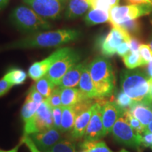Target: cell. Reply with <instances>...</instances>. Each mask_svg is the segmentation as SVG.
Returning a JSON list of instances; mask_svg holds the SVG:
<instances>
[{
  "instance_id": "6da1fadb",
  "label": "cell",
  "mask_w": 152,
  "mask_h": 152,
  "mask_svg": "<svg viewBox=\"0 0 152 152\" xmlns=\"http://www.w3.org/2000/svg\"><path fill=\"white\" fill-rule=\"evenodd\" d=\"M80 35V32L73 29H61L54 31L35 33L8 44L3 47V49L45 48L61 46L76 40Z\"/></svg>"
},
{
  "instance_id": "7a4b0ae2",
  "label": "cell",
  "mask_w": 152,
  "mask_h": 152,
  "mask_svg": "<svg viewBox=\"0 0 152 152\" xmlns=\"http://www.w3.org/2000/svg\"><path fill=\"white\" fill-rule=\"evenodd\" d=\"M121 90L133 101L152 105L151 85L146 72L140 69H124L120 76Z\"/></svg>"
},
{
  "instance_id": "3957f363",
  "label": "cell",
  "mask_w": 152,
  "mask_h": 152,
  "mask_svg": "<svg viewBox=\"0 0 152 152\" xmlns=\"http://www.w3.org/2000/svg\"><path fill=\"white\" fill-rule=\"evenodd\" d=\"M88 68L98 99L111 96L115 88V76L110 61L105 56H97L89 64Z\"/></svg>"
},
{
  "instance_id": "277c9868",
  "label": "cell",
  "mask_w": 152,
  "mask_h": 152,
  "mask_svg": "<svg viewBox=\"0 0 152 152\" xmlns=\"http://www.w3.org/2000/svg\"><path fill=\"white\" fill-rule=\"evenodd\" d=\"M11 23L23 33H35L40 30L52 28L46 19H44L26 6H18L12 11L10 15Z\"/></svg>"
},
{
  "instance_id": "5b68a950",
  "label": "cell",
  "mask_w": 152,
  "mask_h": 152,
  "mask_svg": "<svg viewBox=\"0 0 152 152\" xmlns=\"http://www.w3.org/2000/svg\"><path fill=\"white\" fill-rule=\"evenodd\" d=\"M152 13L151 4H139L116 6L109 11V22L112 26H118L123 23L136 20L140 17Z\"/></svg>"
},
{
  "instance_id": "8992f818",
  "label": "cell",
  "mask_w": 152,
  "mask_h": 152,
  "mask_svg": "<svg viewBox=\"0 0 152 152\" xmlns=\"http://www.w3.org/2000/svg\"><path fill=\"white\" fill-rule=\"evenodd\" d=\"M114 140L127 147L138 149L141 145V134H138L129 125L123 116H121L114 124L111 130Z\"/></svg>"
},
{
  "instance_id": "52a82bcc",
  "label": "cell",
  "mask_w": 152,
  "mask_h": 152,
  "mask_svg": "<svg viewBox=\"0 0 152 152\" xmlns=\"http://www.w3.org/2000/svg\"><path fill=\"white\" fill-rule=\"evenodd\" d=\"M23 2L44 19H58L65 9L66 0H23Z\"/></svg>"
},
{
  "instance_id": "ba28073f",
  "label": "cell",
  "mask_w": 152,
  "mask_h": 152,
  "mask_svg": "<svg viewBox=\"0 0 152 152\" xmlns=\"http://www.w3.org/2000/svg\"><path fill=\"white\" fill-rule=\"evenodd\" d=\"M54 127L52 108L44 102L39 105L33 118L24 124L23 135H30Z\"/></svg>"
},
{
  "instance_id": "9c48e42d",
  "label": "cell",
  "mask_w": 152,
  "mask_h": 152,
  "mask_svg": "<svg viewBox=\"0 0 152 152\" xmlns=\"http://www.w3.org/2000/svg\"><path fill=\"white\" fill-rule=\"evenodd\" d=\"M111 31L105 37L101 38L99 46L104 56H112L116 53L118 47L123 42H129L131 37L129 34L118 26H112Z\"/></svg>"
},
{
  "instance_id": "30bf717a",
  "label": "cell",
  "mask_w": 152,
  "mask_h": 152,
  "mask_svg": "<svg viewBox=\"0 0 152 152\" xmlns=\"http://www.w3.org/2000/svg\"><path fill=\"white\" fill-rule=\"evenodd\" d=\"M80 60V54L71 49L65 56L61 57L49 68L45 75L57 86L61 80L68 70Z\"/></svg>"
},
{
  "instance_id": "8fae6325",
  "label": "cell",
  "mask_w": 152,
  "mask_h": 152,
  "mask_svg": "<svg viewBox=\"0 0 152 152\" xmlns=\"http://www.w3.org/2000/svg\"><path fill=\"white\" fill-rule=\"evenodd\" d=\"M71 48L68 47H64L61 48L56 52L52 53L50 56L47 57L46 58L43 59L40 61L35 62L32 64L28 70V75L33 80L37 81L43 76L46 75L49 69L51 68L53 64L59 59L61 57L65 56L68 52L71 51Z\"/></svg>"
},
{
  "instance_id": "7c38bea8",
  "label": "cell",
  "mask_w": 152,
  "mask_h": 152,
  "mask_svg": "<svg viewBox=\"0 0 152 152\" xmlns=\"http://www.w3.org/2000/svg\"><path fill=\"white\" fill-rule=\"evenodd\" d=\"M102 107V121L106 135L111 132L114 124L122 116L124 111L117 105L114 101H104V99H98Z\"/></svg>"
},
{
  "instance_id": "4fadbf2b",
  "label": "cell",
  "mask_w": 152,
  "mask_h": 152,
  "mask_svg": "<svg viewBox=\"0 0 152 152\" xmlns=\"http://www.w3.org/2000/svg\"><path fill=\"white\" fill-rule=\"evenodd\" d=\"M62 132L54 127L29 135L40 151L46 152L55 144L62 140Z\"/></svg>"
},
{
  "instance_id": "5bb4252c",
  "label": "cell",
  "mask_w": 152,
  "mask_h": 152,
  "mask_svg": "<svg viewBox=\"0 0 152 152\" xmlns=\"http://www.w3.org/2000/svg\"><path fill=\"white\" fill-rule=\"evenodd\" d=\"M103 121H102V107L99 102L94 104V111L87 126L84 136V140H98L105 137Z\"/></svg>"
},
{
  "instance_id": "9a60e30c",
  "label": "cell",
  "mask_w": 152,
  "mask_h": 152,
  "mask_svg": "<svg viewBox=\"0 0 152 152\" xmlns=\"http://www.w3.org/2000/svg\"><path fill=\"white\" fill-rule=\"evenodd\" d=\"M94 111V104L90 109L85 110L77 115L73 130L71 131V137L73 140H80L85 136L87 128Z\"/></svg>"
},
{
  "instance_id": "2e32d148",
  "label": "cell",
  "mask_w": 152,
  "mask_h": 152,
  "mask_svg": "<svg viewBox=\"0 0 152 152\" xmlns=\"http://www.w3.org/2000/svg\"><path fill=\"white\" fill-rule=\"evenodd\" d=\"M85 63H77L70 68L63 76L57 86L60 88H71L78 86Z\"/></svg>"
},
{
  "instance_id": "e0dca14e",
  "label": "cell",
  "mask_w": 152,
  "mask_h": 152,
  "mask_svg": "<svg viewBox=\"0 0 152 152\" xmlns=\"http://www.w3.org/2000/svg\"><path fill=\"white\" fill-rule=\"evenodd\" d=\"M92 0H68L65 17L67 19H75L81 17L92 9Z\"/></svg>"
},
{
  "instance_id": "ac0fdd59",
  "label": "cell",
  "mask_w": 152,
  "mask_h": 152,
  "mask_svg": "<svg viewBox=\"0 0 152 152\" xmlns=\"http://www.w3.org/2000/svg\"><path fill=\"white\" fill-rule=\"evenodd\" d=\"M78 89L83 95L90 99H98V94L89 71L88 65L85 63L78 84Z\"/></svg>"
},
{
  "instance_id": "d6986e66",
  "label": "cell",
  "mask_w": 152,
  "mask_h": 152,
  "mask_svg": "<svg viewBox=\"0 0 152 152\" xmlns=\"http://www.w3.org/2000/svg\"><path fill=\"white\" fill-rule=\"evenodd\" d=\"M129 111L144 127L152 121V105L135 102Z\"/></svg>"
},
{
  "instance_id": "ffe728a7",
  "label": "cell",
  "mask_w": 152,
  "mask_h": 152,
  "mask_svg": "<svg viewBox=\"0 0 152 152\" xmlns=\"http://www.w3.org/2000/svg\"><path fill=\"white\" fill-rule=\"evenodd\" d=\"M62 106H74L79 102L86 99L78 88H63L61 92Z\"/></svg>"
},
{
  "instance_id": "44dd1931",
  "label": "cell",
  "mask_w": 152,
  "mask_h": 152,
  "mask_svg": "<svg viewBox=\"0 0 152 152\" xmlns=\"http://www.w3.org/2000/svg\"><path fill=\"white\" fill-rule=\"evenodd\" d=\"M77 117L74 106H62V119L60 130L64 132H71L73 130Z\"/></svg>"
},
{
  "instance_id": "7402d4cb",
  "label": "cell",
  "mask_w": 152,
  "mask_h": 152,
  "mask_svg": "<svg viewBox=\"0 0 152 152\" xmlns=\"http://www.w3.org/2000/svg\"><path fill=\"white\" fill-rule=\"evenodd\" d=\"M87 26H94L109 21V11L99 9H91L85 16Z\"/></svg>"
},
{
  "instance_id": "603a6c76",
  "label": "cell",
  "mask_w": 152,
  "mask_h": 152,
  "mask_svg": "<svg viewBox=\"0 0 152 152\" xmlns=\"http://www.w3.org/2000/svg\"><path fill=\"white\" fill-rule=\"evenodd\" d=\"M80 147L87 152H113L102 140H83Z\"/></svg>"
},
{
  "instance_id": "cb8c5ba5",
  "label": "cell",
  "mask_w": 152,
  "mask_h": 152,
  "mask_svg": "<svg viewBox=\"0 0 152 152\" xmlns=\"http://www.w3.org/2000/svg\"><path fill=\"white\" fill-rule=\"evenodd\" d=\"M4 78L10 83L13 86L22 85L27 79V73L20 68H13L7 72Z\"/></svg>"
},
{
  "instance_id": "d4e9b609",
  "label": "cell",
  "mask_w": 152,
  "mask_h": 152,
  "mask_svg": "<svg viewBox=\"0 0 152 152\" xmlns=\"http://www.w3.org/2000/svg\"><path fill=\"white\" fill-rule=\"evenodd\" d=\"M34 85H35L36 90L40 93L45 99H47L49 95L52 94V91L56 87V85L46 75L43 76L40 79L36 81Z\"/></svg>"
},
{
  "instance_id": "484cf974",
  "label": "cell",
  "mask_w": 152,
  "mask_h": 152,
  "mask_svg": "<svg viewBox=\"0 0 152 152\" xmlns=\"http://www.w3.org/2000/svg\"><path fill=\"white\" fill-rule=\"evenodd\" d=\"M123 58L125 66L128 69H135L140 66H146L139 52H130L123 56Z\"/></svg>"
},
{
  "instance_id": "4316f807",
  "label": "cell",
  "mask_w": 152,
  "mask_h": 152,
  "mask_svg": "<svg viewBox=\"0 0 152 152\" xmlns=\"http://www.w3.org/2000/svg\"><path fill=\"white\" fill-rule=\"evenodd\" d=\"M40 104H37L26 99V102L23 105L21 109V118L23 121L24 124L30 122L33 118L36 111Z\"/></svg>"
},
{
  "instance_id": "83f0119b",
  "label": "cell",
  "mask_w": 152,
  "mask_h": 152,
  "mask_svg": "<svg viewBox=\"0 0 152 152\" xmlns=\"http://www.w3.org/2000/svg\"><path fill=\"white\" fill-rule=\"evenodd\" d=\"M46 152H76V144L73 140H61Z\"/></svg>"
},
{
  "instance_id": "f1b7e54d",
  "label": "cell",
  "mask_w": 152,
  "mask_h": 152,
  "mask_svg": "<svg viewBox=\"0 0 152 152\" xmlns=\"http://www.w3.org/2000/svg\"><path fill=\"white\" fill-rule=\"evenodd\" d=\"M114 102L124 111H129L131 109V107L134 105V104L135 103V102L133 101L130 97H129L122 90L118 91L116 93Z\"/></svg>"
},
{
  "instance_id": "f546056e",
  "label": "cell",
  "mask_w": 152,
  "mask_h": 152,
  "mask_svg": "<svg viewBox=\"0 0 152 152\" xmlns=\"http://www.w3.org/2000/svg\"><path fill=\"white\" fill-rule=\"evenodd\" d=\"M118 26H119L120 28L126 31L130 36H137L140 34L141 26H140V21L137 19L123 23L121 25H118Z\"/></svg>"
},
{
  "instance_id": "4dcf8cb0",
  "label": "cell",
  "mask_w": 152,
  "mask_h": 152,
  "mask_svg": "<svg viewBox=\"0 0 152 152\" xmlns=\"http://www.w3.org/2000/svg\"><path fill=\"white\" fill-rule=\"evenodd\" d=\"M61 88L59 87L56 86V87L52 91L51 94L47 99H45V102L51 108L58 107L62 106L61 104Z\"/></svg>"
},
{
  "instance_id": "1f68e13d",
  "label": "cell",
  "mask_w": 152,
  "mask_h": 152,
  "mask_svg": "<svg viewBox=\"0 0 152 152\" xmlns=\"http://www.w3.org/2000/svg\"><path fill=\"white\" fill-rule=\"evenodd\" d=\"M123 116L132 128L136 131L138 134H142L144 132L145 127L137 119L135 118L129 111H125Z\"/></svg>"
},
{
  "instance_id": "d6a6232c",
  "label": "cell",
  "mask_w": 152,
  "mask_h": 152,
  "mask_svg": "<svg viewBox=\"0 0 152 152\" xmlns=\"http://www.w3.org/2000/svg\"><path fill=\"white\" fill-rule=\"evenodd\" d=\"M26 100L31 101L37 104H42L45 101V98L36 90L35 85H33L28 91Z\"/></svg>"
},
{
  "instance_id": "836d02e7",
  "label": "cell",
  "mask_w": 152,
  "mask_h": 152,
  "mask_svg": "<svg viewBox=\"0 0 152 152\" xmlns=\"http://www.w3.org/2000/svg\"><path fill=\"white\" fill-rule=\"evenodd\" d=\"M139 53H140L144 62L145 63L146 66L152 60V52L149 45L142 44L140 45V48H139Z\"/></svg>"
},
{
  "instance_id": "e575fe53",
  "label": "cell",
  "mask_w": 152,
  "mask_h": 152,
  "mask_svg": "<svg viewBox=\"0 0 152 152\" xmlns=\"http://www.w3.org/2000/svg\"><path fill=\"white\" fill-rule=\"evenodd\" d=\"M52 111L53 121H54V127L60 130L62 119V106L52 108Z\"/></svg>"
},
{
  "instance_id": "d590c367",
  "label": "cell",
  "mask_w": 152,
  "mask_h": 152,
  "mask_svg": "<svg viewBox=\"0 0 152 152\" xmlns=\"http://www.w3.org/2000/svg\"><path fill=\"white\" fill-rule=\"evenodd\" d=\"M21 143L26 144V147L29 149L30 152H44L42 151L37 147L33 140L29 135H23L21 139Z\"/></svg>"
},
{
  "instance_id": "8d00e7d4",
  "label": "cell",
  "mask_w": 152,
  "mask_h": 152,
  "mask_svg": "<svg viewBox=\"0 0 152 152\" xmlns=\"http://www.w3.org/2000/svg\"><path fill=\"white\" fill-rule=\"evenodd\" d=\"M141 145L152 149V132H144L141 134Z\"/></svg>"
},
{
  "instance_id": "74e56055",
  "label": "cell",
  "mask_w": 152,
  "mask_h": 152,
  "mask_svg": "<svg viewBox=\"0 0 152 152\" xmlns=\"http://www.w3.org/2000/svg\"><path fill=\"white\" fill-rule=\"evenodd\" d=\"M12 87L13 85L4 77L0 80V97L7 94Z\"/></svg>"
},
{
  "instance_id": "f35d334b",
  "label": "cell",
  "mask_w": 152,
  "mask_h": 152,
  "mask_svg": "<svg viewBox=\"0 0 152 152\" xmlns=\"http://www.w3.org/2000/svg\"><path fill=\"white\" fill-rule=\"evenodd\" d=\"M130 52V47H129V42H123L118 47L116 53L118 55L121 57L125 56Z\"/></svg>"
},
{
  "instance_id": "ab89813d",
  "label": "cell",
  "mask_w": 152,
  "mask_h": 152,
  "mask_svg": "<svg viewBox=\"0 0 152 152\" xmlns=\"http://www.w3.org/2000/svg\"><path fill=\"white\" fill-rule=\"evenodd\" d=\"M140 42L135 37H131V39L129 42V47H130V52H139V48L140 47Z\"/></svg>"
},
{
  "instance_id": "60d3db41",
  "label": "cell",
  "mask_w": 152,
  "mask_h": 152,
  "mask_svg": "<svg viewBox=\"0 0 152 152\" xmlns=\"http://www.w3.org/2000/svg\"><path fill=\"white\" fill-rule=\"evenodd\" d=\"M130 4H152L149 0H125Z\"/></svg>"
},
{
  "instance_id": "b9f144b4",
  "label": "cell",
  "mask_w": 152,
  "mask_h": 152,
  "mask_svg": "<svg viewBox=\"0 0 152 152\" xmlns=\"http://www.w3.org/2000/svg\"><path fill=\"white\" fill-rule=\"evenodd\" d=\"M146 73L147 74L148 77L149 78L150 83L152 82V60L147 65V71Z\"/></svg>"
},
{
  "instance_id": "7bdbcfd3",
  "label": "cell",
  "mask_w": 152,
  "mask_h": 152,
  "mask_svg": "<svg viewBox=\"0 0 152 152\" xmlns=\"http://www.w3.org/2000/svg\"><path fill=\"white\" fill-rule=\"evenodd\" d=\"M9 0H0V10L3 9L8 4Z\"/></svg>"
},
{
  "instance_id": "ee69618b",
  "label": "cell",
  "mask_w": 152,
  "mask_h": 152,
  "mask_svg": "<svg viewBox=\"0 0 152 152\" xmlns=\"http://www.w3.org/2000/svg\"><path fill=\"white\" fill-rule=\"evenodd\" d=\"M144 132H152V121L147 125V127H145V130Z\"/></svg>"
},
{
  "instance_id": "f6af8a7d",
  "label": "cell",
  "mask_w": 152,
  "mask_h": 152,
  "mask_svg": "<svg viewBox=\"0 0 152 152\" xmlns=\"http://www.w3.org/2000/svg\"><path fill=\"white\" fill-rule=\"evenodd\" d=\"M20 143L18 144L17 146H16L14 149L9 150V151H4V152H18V149H19V147H20Z\"/></svg>"
},
{
  "instance_id": "bcb514c9",
  "label": "cell",
  "mask_w": 152,
  "mask_h": 152,
  "mask_svg": "<svg viewBox=\"0 0 152 152\" xmlns=\"http://www.w3.org/2000/svg\"><path fill=\"white\" fill-rule=\"evenodd\" d=\"M149 47H150V48H151V52H152V36H151V39H150V41H149Z\"/></svg>"
},
{
  "instance_id": "7dc6e473",
  "label": "cell",
  "mask_w": 152,
  "mask_h": 152,
  "mask_svg": "<svg viewBox=\"0 0 152 152\" xmlns=\"http://www.w3.org/2000/svg\"><path fill=\"white\" fill-rule=\"evenodd\" d=\"M119 152H129V151H127V150H125L124 149H121Z\"/></svg>"
},
{
  "instance_id": "c3c4849f",
  "label": "cell",
  "mask_w": 152,
  "mask_h": 152,
  "mask_svg": "<svg viewBox=\"0 0 152 152\" xmlns=\"http://www.w3.org/2000/svg\"><path fill=\"white\" fill-rule=\"evenodd\" d=\"M150 85H151V97H152V82L150 83Z\"/></svg>"
},
{
  "instance_id": "681fc988",
  "label": "cell",
  "mask_w": 152,
  "mask_h": 152,
  "mask_svg": "<svg viewBox=\"0 0 152 152\" xmlns=\"http://www.w3.org/2000/svg\"><path fill=\"white\" fill-rule=\"evenodd\" d=\"M80 152H87V151H85V150H83V151H80Z\"/></svg>"
},
{
  "instance_id": "f907efd6",
  "label": "cell",
  "mask_w": 152,
  "mask_h": 152,
  "mask_svg": "<svg viewBox=\"0 0 152 152\" xmlns=\"http://www.w3.org/2000/svg\"><path fill=\"white\" fill-rule=\"evenodd\" d=\"M4 151H3V150H1V149H0V152H4Z\"/></svg>"
},
{
  "instance_id": "816d5d0a",
  "label": "cell",
  "mask_w": 152,
  "mask_h": 152,
  "mask_svg": "<svg viewBox=\"0 0 152 152\" xmlns=\"http://www.w3.org/2000/svg\"><path fill=\"white\" fill-rule=\"evenodd\" d=\"M149 1H151V3L152 4V0H149Z\"/></svg>"
}]
</instances>
